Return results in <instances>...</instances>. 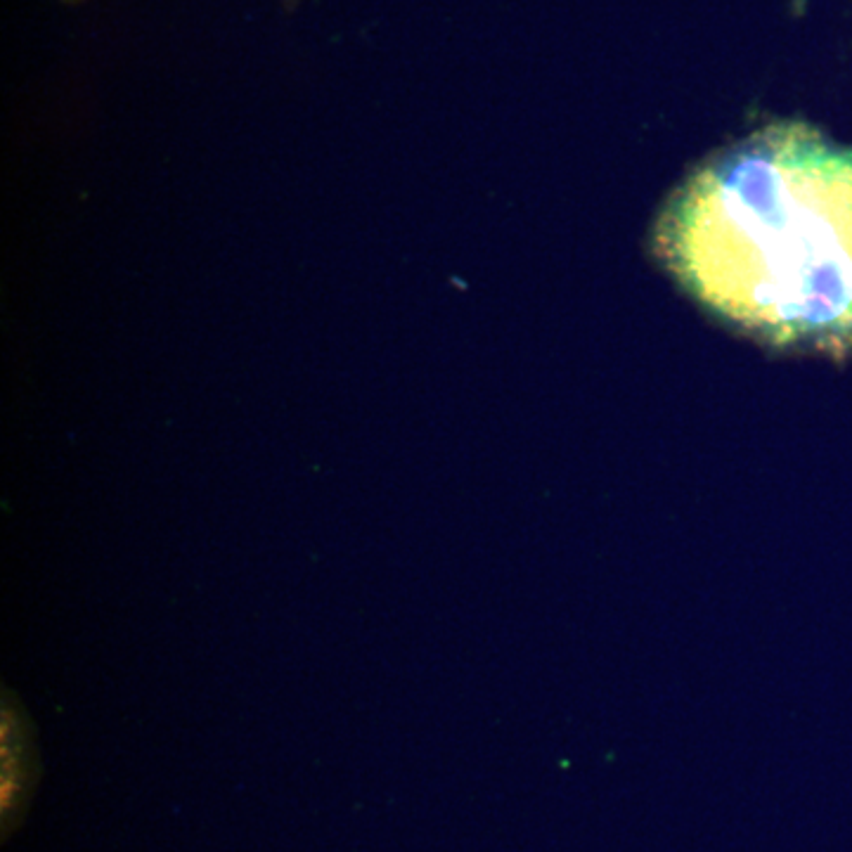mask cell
I'll list each match as a JSON object with an SVG mask.
<instances>
[{
  "label": "cell",
  "instance_id": "cell-1",
  "mask_svg": "<svg viewBox=\"0 0 852 852\" xmlns=\"http://www.w3.org/2000/svg\"><path fill=\"white\" fill-rule=\"evenodd\" d=\"M656 261L708 315L774 350L852 355V145L774 121L670 194Z\"/></svg>",
  "mask_w": 852,
  "mask_h": 852
}]
</instances>
